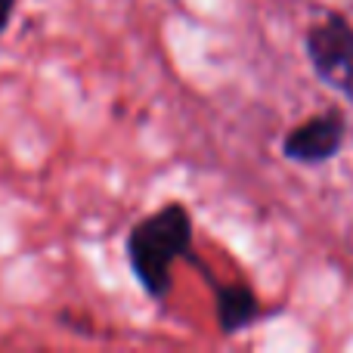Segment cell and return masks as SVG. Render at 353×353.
I'll return each mask as SVG.
<instances>
[{
    "mask_svg": "<svg viewBox=\"0 0 353 353\" xmlns=\"http://www.w3.org/2000/svg\"><path fill=\"white\" fill-rule=\"evenodd\" d=\"M124 254L137 285L155 304H168L174 292V267L180 261H192V267L208 276L205 263L195 257L192 211L183 201H168L137 220L124 239Z\"/></svg>",
    "mask_w": 353,
    "mask_h": 353,
    "instance_id": "obj_1",
    "label": "cell"
},
{
    "mask_svg": "<svg viewBox=\"0 0 353 353\" xmlns=\"http://www.w3.org/2000/svg\"><path fill=\"white\" fill-rule=\"evenodd\" d=\"M304 56L319 84L353 103V22L344 12L332 10L307 25Z\"/></svg>",
    "mask_w": 353,
    "mask_h": 353,
    "instance_id": "obj_2",
    "label": "cell"
},
{
    "mask_svg": "<svg viewBox=\"0 0 353 353\" xmlns=\"http://www.w3.org/2000/svg\"><path fill=\"white\" fill-rule=\"evenodd\" d=\"M347 115L344 109L332 105V109L319 112V115L304 118L301 124H294L285 137H282V159L292 165L304 168H319L329 165L341 155L344 143H347Z\"/></svg>",
    "mask_w": 353,
    "mask_h": 353,
    "instance_id": "obj_3",
    "label": "cell"
},
{
    "mask_svg": "<svg viewBox=\"0 0 353 353\" xmlns=\"http://www.w3.org/2000/svg\"><path fill=\"white\" fill-rule=\"evenodd\" d=\"M214 316L223 335H242L263 316V307L248 282H214Z\"/></svg>",
    "mask_w": 353,
    "mask_h": 353,
    "instance_id": "obj_4",
    "label": "cell"
},
{
    "mask_svg": "<svg viewBox=\"0 0 353 353\" xmlns=\"http://www.w3.org/2000/svg\"><path fill=\"white\" fill-rule=\"evenodd\" d=\"M16 3H19V0H0V34L10 28L12 16H16Z\"/></svg>",
    "mask_w": 353,
    "mask_h": 353,
    "instance_id": "obj_5",
    "label": "cell"
}]
</instances>
